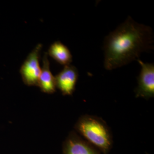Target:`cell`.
I'll list each match as a JSON object with an SVG mask.
<instances>
[{"instance_id":"1","label":"cell","mask_w":154,"mask_h":154,"mask_svg":"<svg viewBox=\"0 0 154 154\" xmlns=\"http://www.w3.org/2000/svg\"><path fill=\"white\" fill-rule=\"evenodd\" d=\"M154 34L149 26L138 23L130 16L105 38L104 67L112 70L137 60L143 52L154 49Z\"/></svg>"},{"instance_id":"2","label":"cell","mask_w":154,"mask_h":154,"mask_svg":"<svg viewBox=\"0 0 154 154\" xmlns=\"http://www.w3.org/2000/svg\"><path fill=\"white\" fill-rule=\"evenodd\" d=\"M76 132L103 154H108L113 140L106 122L97 116L86 114L79 118L74 125Z\"/></svg>"},{"instance_id":"3","label":"cell","mask_w":154,"mask_h":154,"mask_svg":"<svg viewBox=\"0 0 154 154\" xmlns=\"http://www.w3.org/2000/svg\"><path fill=\"white\" fill-rule=\"evenodd\" d=\"M42 45L38 44L29 53L20 69V74L23 83L28 86H38L41 72L39 58Z\"/></svg>"},{"instance_id":"4","label":"cell","mask_w":154,"mask_h":154,"mask_svg":"<svg viewBox=\"0 0 154 154\" xmlns=\"http://www.w3.org/2000/svg\"><path fill=\"white\" fill-rule=\"evenodd\" d=\"M141 71L138 77V86L135 90V97L149 99L154 97V64L144 63L138 59Z\"/></svg>"},{"instance_id":"5","label":"cell","mask_w":154,"mask_h":154,"mask_svg":"<svg viewBox=\"0 0 154 154\" xmlns=\"http://www.w3.org/2000/svg\"><path fill=\"white\" fill-rule=\"evenodd\" d=\"M63 154H103L81 138L75 131H71L63 143Z\"/></svg>"},{"instance_id":"6","label":"cell","mask_w":154,"mask_h":154,"mask_svg":"<svg viewBox=\"0 0 154 154\" xmlns=\"http://www.w3.org/2000/svg\"><path fill=\"white\" fill-rule=\"evenodd\" d=\"M79 74L77 68L71 65L63 69L55 76L56 88L63 95H72L75 90Z\"/></svg>"},{"instance_id":"7","label":"cell","mask_w":154,"mask_h":154,"mask_svg":"<svg viewBox=\"0 0 154 154\" xmlns=\"http://www.w3.org/2000/svg\"><path fill=\"white\" fill-rule=\"evenodd\" d=\"M42 62L43 65L41 69L37 86L44 93L49 94L54 93L56 91L55 77L50 71V62L47 53H45Z\"/></svg>"},{"instance_id":"8","label":"cell","mask_w":154,"mask_h":154,"mask_svg":"<svg viewBox=\"0 0 154 154\" xmlns=\"http://www.w3.org/2000/svg\"><path fill=\"white\" fill-rule=\"evenodd\" d=\"M47 53L56 62L64 66L70 65L72 61L71 51L60 41H57L51 45Z\"/></svg>"}]
</instances>
